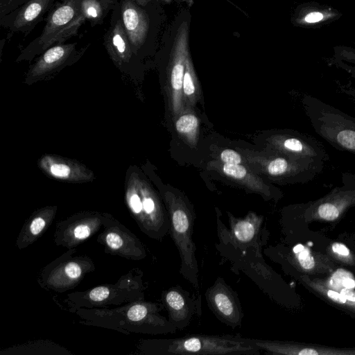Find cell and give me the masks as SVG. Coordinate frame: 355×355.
<instances>
[{
	"label": "cell",
	"instance_id": "1",
	"mask_svg": "<svg viewBox=\"0 0 355 355\" xmlns=\"http://www.w3.org/2000/svg\"><path fill=\"white\" fill-rule=\"evenodd\" d=\"M163 309L161 302L140 300L111 309L81 307L73 313L84 325L109 329L126 335L175 334L178 329L160 313Z\"/></svg>",
	"mask_w": 355,
	"mask_h": 355
},
{
	"label": "cell",
	"instance_id": "2",
	"mask_svg": "<svg viewBox=\"0 0 355 355\" xmlns=\"http://www.w3.org/2000/svg\"><path fill=\"white\" fill-rule=\"evenodd\" d=\"M135 354L142 355H260L250 338L190 334L179 338L141 339Z\"/></svg>",
	"mask_w": 355,
	"mask_h": 355
},
{
	"label": "cell",
	"instance_id": "3",
	"mask_svg": "<svg viewBox=\"0 0 355 355\" xmlns=\"http://www.w3.org/2000/svg\"><path fill=\"white\" fill-rule=\"evenodd\" d=\"M124 200L131 217L143 234L158 241L169 234L168 214L153 191L130 166L126 173Z\"/></svg>",
	"mask_w": 355,
	"mask_h": 355
},
{
	"label": "cell",
	"instance_id": "4",
	"mask_svg": "<svg viewBox=\"0 0 355 355\" xmlns=\"http://www.w3.org/2000/svg\"><path fill=\"white\" fill-rule=\"evenodd\" d=\"M144 272L134 268L121 275L113 284L96 286L83 291L67 294L62 302L70 313L78 308H106L144 300L146 284L143 280Z\"/></svg>",
	"mask_w": 355,
	"mask_h": 355
},
{
	"label": "cell",
	"instance_id": "5",
	"mask_svg": "<svg viewBox=\"0 0 355 355\" xmlns=\"http://www.w3.org/2000/svg\"><path fill=\"white\" fill-rule=\"evenodd\" d=\"M169 234L180 258V275L199 291V268L196 247L193 240L194 215L190 208L180 200L168 201Z\"/></svg>",
	"mask_w": 355,
	"mask_h": 355
},
{
	"label": "cell",
	"instance_id": "6",
	"mask_svg": "<svg viewBox=\"0 0 355 355\" xmlns=\"http://www.w3.org/2000/svg\"><path fill=\"white\" fill-rule=\"evenodd\" d=\"M76 252V248L68 249L42 268L36 278L38 285L46 291L63 293L80 284L96 266L87 255L74 256Z\"/></svg>",
	"mask_w": 355,
	"mask_h": 355
},
{
	"label": "cell",
	"instance_id": "7",
	"mask_svg": "<svg viewBox=\"0 0 355 355\" xmlns=\"http://www.w3.org/2000/svg\"><path fill=\"white\" fill-rule=\"evenodd\" d=\"M268 242L236 246L218 241L216 248L223 260L230 263V270L247 275L265 293L270 295L269 283L273 271L263 259V249Z\"/></svg>",
	"mask_w": 355,
	"mask_h": 355
},
{
	"label": "cell",
	"instance_id": "8",
	"mask_svg": "<svg viewBox=\"0 0 355 355\" xmlns=\"http://www.w3.org/2000/svg\"><path fill=\"white\" fill-rule=\"evenodd\" d=\"M80 0H64L49 15L41 35L34 42L30 52L33 56L54 44H59L77 33L85 20L80 8Z\"/></svg>",
	"mask_w": 355,
	"mask_h": 355
},
{
	"label": "cell",
	"instance_id": "9",
	"mask_svg": "<svg viewBox=\"0 0 355 355\" xmlns=\"http://www.w3.org/2000/svg\"><path fill=\"white\" fill-rule=\"evenodd\" d=\"M105 218L96 241L106 254L132 261H140L147 256L142 241L112 214L104 212Z\"/></svg>",
	"mask_w": 355,
	"mask_h": 355
},
{
	"label": "cell",
	"instance_id": "10",
	"mask_svg": "<svg viewBox=\"0 0 355 355\" xmlns=\"http://www.w3.org/2000/svg\"><path fill=\"white\" fill-rule=\"evenodd\" d=\"M104 218V212L96 211H83L71 215L56 223L53 241L67 250L76 248L102 229Z\"/></svg>",
	"mask_w": 355,
	"mask_h": 355
},
{
	"label": "cell",
	"instance_id": "11",
	"mask_svg": "<svg viewBox=\"0 0 355 355\" xmlns=\"http://www.w3.org/2000/svg\"><path fill=\"white\" fill-rule=\"evenodd\" d=\"M229 227L217 217L216 232L218 241L242 246L268 242L269 232L263 225V216L250 212L244 218H236L228 213Z\"/></svg>",
	"mask_w": 355,
	"mask_h": 355
},
{
	"label": "cell",
	"instance_id": "12",
	"mask_svg": "<svg viewBox=\"0 0 355 355\" xmlns=\"http://www.w3.org/2000/svg\"><path fill=\"white\" fill-rule=\"evenodd\" d=\"M205 297L209 309L216 318L232 328H240L243 318V311L236 292L221 277L208 287Z\"/></svg>",
	"mask_w": 355,
	"mask_h": 355
},
{
	"label": "cell",
	"instance_id": "13",
	"mask_svg": "<svg viewBox=\"0 0 355 355\" xmlns=\"http://www.w3.org/2000/svg\"><path fill=\"white\" fill-rule=\"evenodd\" d=\"M160 302L168 320L179 330L186 329L194 315L200 316L202 313L201 296L196 298L180 286L164 290Z\"/></svg>",
	"mask_w": 355,
	"mask_h": 355
},
{
	"label": "cell",
	"instance_id": "14",
	"mask_svg": "<svg viewBox=\"0 0 355 355\" xmlns=\"http://www.w3.org/2000/svg\"><path fill=\"white\" fill-rule=\"evenodd\" d=\"M39 168L47 176L69 183L92 182L94 172L76 159L54 154H44L37 162Z\"/></svg>",
	"mask_w": 355,
	"mask_h": 355
},
{
	"label": "cell",
	"instance_id": "15",
	"mask_svg": "<svg viewBox=\"0 0 355 355\" xmlns=\"http://www.w3.org/2000/svg\"><path fill=\"white\" fill-rule=\"evenodd\" d=\"M57 211V205H46L35 210L23 224L15 247L24 250L37 241L53 223Z\"/></svg>",
	"mask_w": 355,
	"mask_h": 355
},
{
	"label": "cell",
	"instance_id": "16",
	"mask_svg": "<svg viewBox=\"0 0 355 355\" xmlns=\"http://www.w3.org/2000/svg\"><path fill=\"white\" fill-rule=\"evenodd\" d=\"M74 50L75 44H59L46 49L30 68L26 83L31 84L55 72L67 63Z\"/></svg>",
	"mask_w": 355,
	"mask_h": 355
},
{
	"label": "cell",
	"instance_id": "17",
	"mask_svg": "<svg viewBox=\"0 0 355 355\" xmlns=\"http://www.w3.org/2000/svg\"><path fill=\"white\" fill-rule=\"evenodd\" d=\"M342 16L343 13L333 6L310 1L297 7L293 22L297 26L317 28L334 22Z\"/></svg>",
	"mask_w": 355,
	"mask_h": 355
},
{
	"label": "cell",
	"instance_id": "18",
	"mask_svg": "<svg viewBox=\"0 0 355 355\" xmlns=\"http://www.w3.org/2000/svg\"><path fill=\"white\" fill-rule=\"evenodd\" d=\"M123 25L128 37L130 46L138 49L144 42L149 20L146 13L132 0H124L121 7Z\"/></svg>",
	"mask_w": 355,
	"mask_h": 355
},
{
	"label": "cell",
	"instance_id": "19",
	"mask_svg": "<svg viewBox=\"0 0 355 355\" xmlns=\"http://www.w3.org/2000/svg\"><path fill=\"white\" fill-rule=\"evenodd\" d=\"M105 46L114 62L118 67L128 62L132 49L123 23L118 20L105 37Z\"/></svg>",
	"mask_w": 355,
	"mask_h": 355
},
{
	"label": "cell",
	"instance_id": "20",
	"mask_svg": "<svg viewBox=\"0 0 355 355\" xmlns=\"http://www.w3.org/2000/svg\"><path fill=\"white\" fill-rule=\"evenodd\" d=\"M1 355H71L72 352L50 339H36L1 349Z\"/></svg>",
	"mask_w": 355,
	"mask_h": 355
},
{
	"label": "cell",
	"instance_id": "21",
	"mask_svg": "<svg viewBox=\"0 0 355 355\" xmlns=\"http://www.w3.org/2000/svg\"><path fill=\"white\" fill-rule=\"evenodd\" d=\"M50 0H31L19 12L13 26L15 29L24 28L35 20L46 8Z\"/></svg>",
	"mask_w": 355,
	"mask_h": 355
},
{
	"label": "cell",
	"instance_id": "22",
	"mask_svg": "<svg viewBox=\"0 0 355 355\" xmlns=\"http://www.w3.org/2000/svg\"><path fill=\"white\" fill-rule=\"evenodd\" d=\"M105 0H80V11L86 18L98 20L106 8Z\"/></svg>",
	"mask_w": 355,
	"mask_h": 355
},
{
	"label": "cell",
	"instance_id": "23",
	"mask_svg": "<svg viewBox=\"0 0 355 355\" xmlns=\"http://www.w3.org/2000/svg\"><path fill=\"white\" fill-rule=\"evenodd\" d=\"M198 124V118L191 114L180 116L175 123L176 130L180 133H189L194 130Z\"/></svg>",
	"mask_w": 355,
	"mask_h": 355
},
{
	"label": "cell",
	"instance_id": "24",
	"mask_svg": "<svg viewBox=\"0 0 355 355\" xmlns=\"http://www.w3.org/2000/svg\"><path fill=\"white\" fill-rule=\"evenodd\" d=\"M319 216L326 220H332L338 218L339 211L338 208L333 204L324 203L318 207Z\"/></svg>",
	"mask_w": 355,
	"mask_h": 355
},
{
	"label": "cell",
	"instance_id": "25",
	"mask_svg": "<svg viewBox=\"0 0 355 355\" xmlns=\"http://www.w3.org/2000/svg\"><path fill=\"white\" fill-rule=\"evenodd\" d=\"M223 170L227 175L235 179H241L247 173L245 168L241 164H225L223 166Z\"/></svg>",
	"mask_w": 355,
	"mask_h": 355
},
{
	"label": "cell",
	"instance_id": "26",
	"mask_svg": "<svg viewBox=\"0 0 355 355\" xmlns=\"http://www.w3.org/2000/svg\"><path fill=\"white\" fill-rule=\"evenodd\" d=\"M288 168V162L284 158L278 157L271 161L268 166V171L271 175L283 174Z\"/></svg>",
	"mask_w": 355,
	"mask_h": 355
},
{
	"label": "cell",
	"instance_id": "27",
	"mask_svg": "<svg viewBox=\"0 0 355 355\" xmlns=\"http://www.w3.org/2000/svg\"><path fill=\"white\" fill-rule=\"evenodd\" d=\"M338 141L343 146L355 150V131H341L338 135Z\"/></svg>",
	"mask_w": 355,
	"mask_h": 355
},
{
	"label": "cell",
	"instance_id": "28",
	"mask_svg": "<svg viewBox=\"0 0 355 355\" xmlns=\"http://www.w3.org/2000/svg\"><path fill=\"white\" fill-rule=\"evenodd\" d=\"M297 254L299 263L303 268L311 269L314 266V259L311 255L309 250L307 248H304Z\"/></svg>",
	"mask_w": 355,
	"mask_h": 355
},
{
	"label": "cell",
	"instance_id": "29",
	"mask_svg": "<svg viewBox=\"0 0 355 355\" xmlns=\"http://www.w3.org/2000/svg\"><path fill=\"white\" fill-rule=\"evenodd\" d=\"M221 160L225 164H239L241 163V156L235 150L225 149L220 154Z\"/></svg>",
	"mask_w": 355,
	"mask_h": 355
},
{
	"label": "cell",
	"instance_id": "30",
	"mask_svg": "<svg viewBox=\"0 0 355 355\" xmlns=\"http://www.w3.org/2000/svg\"><path fill=\"white\" fill-rule=\"evenodd\" d=\"M284 146L291 151L300 152L303 149V145L302 142L295 138H290L284 141Z\"/></svg>",
	"mask_w": 355,
	"mask_h": 355
},
{
	"label": "cell",
	"instance_id": "31",
	"mask_svg": "<svg viewBox=\"0 0 355 355\" xmlns=\"http://www.w3.org/2000/svg\"><path fill=\"white\" fill-rule=\"evenodd\" d=\"M332 250L334 252L340 254L342 256L347 257L349 254V251L348 248L343 244L341 243H334L332 245Z\"/></svg>",
	"mask_w": 355,
	"mask_h": 355
},
{
	"label": "cell",
	"instance_id": "32",
	"mask_svg": "<svg viewBox=\"0 0 355 355\" xmlns=\"http://www.w3.org/2000/svg\"><path fill=\"white\" fill-rule=\"evenodd\" d=\"M327 295L332 300L340 303H345L347 301V299L340 293H339L332 290L327 292Z\"/></svg>",
	"mask_w": 355,
	"mask_h": 355
},
{
	"label": "cell",
	"instance_id": "33",
	"mask_svg": "<svg viewBox=\"0 0 355 355\" xmlns=\"http://www.w3.org/2000/svg\"><path fill=\"white\" fill-rule=\"evenodd\" d=\"M340 293L347 299V300L355 302V291L351 288H343L341 290Z\"/></svg>",
	"mask_w": 355,
	"mask_h": 355
},
{
	"label": "cell",
	"instance_id": "34",
	"mask_svg": "<svg viewBox=\"0 0 355 355\" xmlns=\"http://www.w3.org/2000/svg\"><path fill=\"white\" fill-rule=\"evenodd\" d=\"M319 353L313 349H309V348H304L300 349L297 348L295 352V354H299V355H315L318 354Z\"/></svg>",
	"mask_w": 355,
	"mask_h": 355
},
{
	"label": "cell",
	"instance_id": "35",
	"mask_svg": "<svg viewBox=\"0 0 355 355\" xmlns=\"http://www.w3.org/2000/svg\"><path fill=\"white\" fill-rule=\"evenodd\" d=\"M343 285L345 288L352 289L355 288V281L350 278H345L343 281Z\"/></svg>",
	"mask_w": 355,
	"mask_h": 355
},
{
	"label": "cell",
	"instance_id": "36",
	"mask_svg": "<svg viewBox=\"0 0 355 355\" xmlns=\"http://www.w3.org/2000/svg\"><path fill=\"white\" fill-rule=\"evenodd\" d=\"M304 248V245H302V244H297L295 247H293V252L295 254H297L300 252H301Z\"/></svg>",
	"mask_w": 355,
	"mask_h": 355
},
{
	"label": "cell",
	"instance_id": "37",
	"mask_svg": "<svg viewBox=\"0 0 355 355\" xmlns=\"http://www.w3.org/2000/svg\"><path fill=\"white\" fill-rule=\"evenodd\" d=\"M133 1H135L137 4H139L140 6H146L151 0H133Z\"/></svg>",
	"mask_w": 355,
	"mask_h": 355
}]
</instances>
